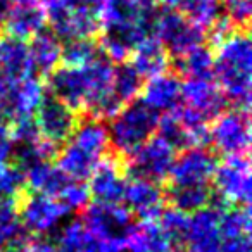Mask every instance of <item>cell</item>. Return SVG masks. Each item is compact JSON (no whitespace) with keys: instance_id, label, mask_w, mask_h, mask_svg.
Instances as JSON below:
<instances>
[{"instance_id":"6da1fadb","label":"cell","mask_w":252,"mask_h":252,"mask_svg":"<svg viewBox=\"0 0 252 252\" xmlns=\"http://www.w3.org/2000/svg\"><path fill=\"white\" fill-rule=\"evenodd\" d=\"M214 54V76L216 85L228 100L231 109L249 111L251 107V76H252V47L249 32L237 30Z\"/></svg>"},{"instance_id":"7a4b0ae2","label":"cell","mask_w":252,"mask_h":252,"mask_svg":"<svg viewBox=\"0 0 252 252\" xmlns=\"http://www.w3.org/2000/svg\"><path fill=\"white\" fill-rule=\"evenodd\" d=\"M159 112L151 109L144 100L128 102L112 119H109L107 135L111 152L119 158L130 156L135 149L156 135Z\"/></svg>"},{"instance_id":"3957f363","label":"cell","mask_w":252,"mask_h":252,"mask_svg":"<svg viewBox=\"0 0 252 252\" xmlns=\"http://www.w3.org/2000/svg\"><path fill=\"white\" fill-rule=\"evenodd\" d=\"M104 0H57L45 7L49 30L61 40L95 38L102 30Z\"/></svg>"},{"instance_id":"277c9868","label":"cell","mask_w":252,"mask_h":252,"mask_svg":"<svg viewBox=\"0 0 252 252\" xmlns=\"http://www.w3.org/2000/svg\"><path fill=\"white\" fill-rule=\"evenodd\" d=\"M80 214V221L95 238L97 252H126V237L137 220L123 204L90 202Z\"/></svg>"},{"instance_id":"5b68a950","label":"cell","mask_w":252,"mask_h":252,"mask_svg":"<svg viewBox=\"0 0 252 252\" xmlns=\"http://www.w3.org/2000/svg\"><path fill=\"white\" fill-rule=\"evenodd\" d=\"M152 33L168 50L169 57H182L197 45L206 43V30L192 23L175 9L162 7L156 11Z\"/></svg>"},{"instance_id":"8992f818","label":"cell","mask_w":252,"mask_h":252,"mask_svg":"<svg viewBox=\"0 0 252 252\" xmlns=\"http://www.w3.org/2000/svg\"><path fill=\"white\" fill-rule=\"evenodd\" d=\"M209 144L221 158L249 156L251 151V118L249 111L226 109L209 123Z\"/></svg>"},{"instance_id":"52a82bcc","label":"cell","mask_w":252,"mask_h":252,"mask_svg":"<svg viewBox=\"0 0 252 252\" xmlns=\"http://www.w3.org/2000/svg\"><path fill=\"white\" fill-rule=\"evenodd\" d=\"M175 156L176 152L158 135H154L145 144L135 149L130 156L123 158V168L130 180H149L162 185L168 182Z\"/></svg>"},{"instance_id":"ba28073f","label":"cell","mask_w":252,"mask_h":252,"mask_svg":"<svg viewBox=\"0 0 252 252\" xmlns=\"http://www.w3.org/2000/svg\"><path fill=\"white\" fill-rule=\"evenodd\" d=\"M16 207L23 230L32 237H42L49 233L69 213L61 200L32 192L28 189L16 199Z\"/></svg>"},{"instance_id":"9c48e42d","label":"cell","mask_w":252,"mask_h":252,"mask_svg":"<svg viewBox=\"0 0 252 252\" xmlns=\"http://www.w3.org/2000/svg\"><path fill=\"white\" fill-rule=\"evenodd\" d=\"M211 185L231 206L251 204V161L249 156L223 158L214 169Z\"/></svg>"},{"instance_id":"30bf717a","label":"cell","mask_w":252,"mask_h":252,"mask_svg":"<svg viewBox=\"0 0 252 252\" xmlns=\"http://www.w3.org/2000/svg\"><path fill=\"white\" fill-rule=\"evenodd\" d=\"M33 116L40 138L57 145L59 149L69 140L78 125V112H74L49 92H45Z\"/></svg>"},{"instance_id":"8fae6325","label":"cell","mask_w":252,"mask_h":252,"mask_svg":"<svg viewBox=\"0 0 252 252\" xmlns=\"http://www.w3.org/2000/svg\"><path fill=\"white\" fill-rule=\"evenodd\" d=\"M218 156L209 147H189L176 152L164 185H204L211 183Z\"/></svg>"},{"instance_id":"7c38bea8","label":"cell","mask_w":252,"mask_h":252,"mask_svg":"<svg viewBox=\"0 0 252 252\" xmlns=\"http://www.w3.org/2000/svg\"><path fill=\"white\" fill-rule=\"evenodd\" d=\"M128 176L123 168V158L109 152L95 166L88 178V190L95 202L100 204H123Z\"/></svg>"},{"instance_id":"4fadbf2b","label":"cell","mask_w":252,"mask_h":252,"mask_svg":"<svg viewBox=\"0 0 252 252\" xmlns=\"http://www.w3.org/2000/svg\"><path fill=\"white\" fill-rule=\"evenodd\" d=\"M220 214L221 211L213 206L189 214L182 252H221V235L218 228Z\"/></svg>"},{"instance_id":"5bb4252c","label":"cell","mask_w":252,"mask_h":252,"mask_svg":"<svg viewBox=\"0 0 252 252\" xmlns=\"http://www.w3.org/2000/svg\"><path fill=\"white\" fill-rule=\"evenodd\" d=\"M45 88L49 94L81 114L88 100V81L83 67L59 66L45 78Z\"/></svg>"},{"instance_id":"9a60e30c","label":"cell","mask_w":252,"mask_h":252,"mask_svg":"<svg viewBox=\"0 0 252 252\" xmlns=\"http://www.w3.org/2000/svg\"><path fill=\"white\" fill-rule=\"evenodd\" d=\"M123 206L133 214L137 221H158L164 209V193L159 183L149 180H128Z\"/></svg>"},{"instance_id":"2e32d148","label":"cell","mask_w":252,"mask_h":252,"mask_svg":"<svg viewBox=\"0 0 252 252\" xmlns=\"http://www.w3.org/2000/svg\"><path fill=\"white\" fill-rule=\"evenodd\" d=\"M182 102L187 107L200 112L209 121L230 109L228 100L213 80L185 78L182 81Z\"/></svg>"},{"instance_id":"e0dca14e","label":"cell","mask_w":252,"mask_h":252,"mask_svg":"<svg viewBox=\"0 0 252 252\" xmlns=\"http://www.w3.org/2000/svg\"><path fill=\"white\" fill-rule=\"evenodd\" d=\"M182 78L173 71H164L158 76L149 78L140 92V100L159 114L173 112L182 102Z\"/></svg>"},{"instance_id":"ac0fdd59","label":"cell","mask_w":252,"mask_h":252,"mask_svg":"<svg viewBox=\"0 0 252 252\" xmlns=\"http://www.w3.org/2000/svg\"><path fill=\"white\" fill-rule=\"evenodd\" d=\"M0 76L9 83H18L36 76L30 56L28 42L14 36H0Z\"/></svg>"},{"instance_id":"d6986e66","label":"cell","mask_w":252,"mask_h":252,"mask_svg":"<svg viewBox=\"0 0 252 252\" xmlns=\"http://www.w3.org/2000/svg\"><path fill=\"white\" fill-rule=\"evenodd\" d=\"M45 26H47L45 9L38 4L11 5L4 21L0 23V28H2L4 35L14 36V38L23 40V42H30Z\"/></svg>"},{"instance_id":"ffe728a7","label":"cell","mask_w":252,"mask_h":252,"mask_svg":"<svg viewBox=\"0 0 252 252\" xmlns=\"http://www.w3.org/2000/svg\"><path fill=\"white\" fill-rule=\"evenodd\" d=\"M128 252H182L158 221H137L126 237Z\"/></svg>"},{"instance_id":"44dd1931","label":"cell","mask_w":252,"mask_h":252,"mask_svg":"<svg viewBox=\"0 0 252 252\" xmlns=\"http://www.w3.org/2000/svg\"><path fill=\"white\" fill-rule=\"evenodd\" d=\"M45 83L38 76L26 78L9 87L4 97V104L7 109L9 121L18 116H33L45 95Z\"/></svg>"},{"instance_id":"7402d4cb","label":"cell","mask_w":252,"mask_h":252,"mask_svg":"<svg viewBox=\"0 0 252 252\" xmlns=\"http://www.w3.org/2000/svg\"><path fill=\"white\" fill-rule=\"evenodd\" d=\"M128 63L135 67V71L144 80H149V78L158 76V74L168 71L171 57L156 36L149 35L147 38H144L135 47Z\"/></svg>"},{"instance_id":"603a6c76","label":"cell","mask_w":252,"mask_h":252,"mask_svg":"<svg viewBox=\"0 0 252 252\" xmlns=\"http://www.w3.org/2000/svg\"><path fill=\"white\" fill-rule=\"evenodd\" d=\"M28 49H30V56H32L33 67H35V74L40 80L45 81V78L56 67L61 66L63 42L49 28H43L42 32H38L30 40Z\"/></svg>"},{"instance_id":"cb8c5ba5","label":"cell","mask_w":252,"mask_h":252,"mask_svg":"<svg viewBox=\"0 0 252 252\" xmlns=\"http://www.w3.org/2000/svg\"><path fill=\"white\" fill-rule=\"evenodd\" d=\"M164 193V206L173 207L183 214H193L211 204L213 199V185H166L162 189Z\"/></svg>"},{"instance_id":"d4e9b609","label":"cell","mask_w":252,"mask_h":252,"mask_svg":"<svg viewBox=\"0 0 252 252\" xmlns=\"http://www.w3.org/2000/svg\"><path fill=\"white\" fill-rule=\"evenodd\" d=\"M173 73L182 80L185 78H199V80H213L214 76V54L206 43L197 45L182 57H175L169 63Z\"/></svg>"},{"instance_id":"484cf974","label":"cell","mask_w":252,"mask_h":252,"mask_svg":"<svg viewBox=\"0 0 252 252\" xmlns=\"http://www.w3.org/2000/svg\"><path fill=\"white\" fill-rule=\"evenodd\" d=\"M69 180L54 162H38L26 171V189L57 199Z\"/></svg>"},{"instance_id":"4316f807","label":"cell","mask_w":252,"mask_h":252,"mask_svg":"<svg viewBox=\"0 0 252 252\" xmlns=\"http://www.w3.org/2000/svg\"><path fill=\"white\" fill-rule=\"evenodd\" d=\"M144 87V78L135 71L128 61L121 64H114V74H112L111 94L126 105L128 102L138 98Z\"/></svg>"},{"instance_id":"83f0119b","label":"cell","mask_w":252,"mask_h":252,"mask_svg":"<svg viewBox=\"0 0 252 252\" xmlns=\"http://www.w3.org/2000/svg\"><path fill=\"white\" fill-rule=\"evenodd\" d=\"M169 9L182 12L185 18L202 26L204 30L209 28L223 14L220 0H173Z\"/></svg>"},{"instance_id":"f1b7e54d","label":"cell","mask_w":252,"mask_h":252,"mask_svg":"<svg viewBox=\"0 0 252 252\" xmlns=\"http://www.w3.org/2000/svg\"><path fill=\"white\" fill-rule=\"evenodd\" d=\"M100 54L102 49L98 45L97 36L95 38L69 40V42H64L63 49H61V66L83 67Z\"/></svg>"},{"instance_id":"f546056e","label":"cell","mask_w":252,"mask_h":252,"mask_svg":"<svg viewBox=\"0 0 252 252\" xmlns=\"http://www.w3.org/2000/svg\"><path fill=\"white\" fill-rule=\"evenodd\" d=\"M56 249L57 252H97V244L81 221H73L59 233Z\"/></svg>"},{"instance_id":"4dcf8cb0","label":"cell","mask_w":252,"mask_h":252,"mask_svg":"<svg viewBox=\"0 0 252 252\" xmlns=\"http://www.w3.org/2000/svg\"><path fill=\"white\" fill-rule=\"evenodd\" d=\"M156 133H158V137L161 138L162 142H166L175 152H182V151H185V149L192 147L189 135H187L185 128H183V125L180 123L175 111L159 116Z\"/></svg>"},{"instance_id":"1f68e13d","label":"cell","mask_w":252,"mask_h":252,"mask_svg":"<svg viewBox=\"0 0 252 252\" xmlns=\"http://www.w3.org/2000/svg\"><path fill=\"white\" fill-rule=\"evenodd\" d=\"M220 235L221 238L251 235V209L249 206H230L220 214Z\"/></svg>"},{"instance_id":"d6a6232c","label":"cell","mask_w":252,"mask_h":252,"mask_svg":"<svg viewBox=\"0 0 252 252\" xmlns=\"http://www.w3.org/2000/svg\"><path fill=\"white\" fill-rule=\"evenodd\" d=\"M25 237L26 233L19 223L16 199L0 200V249Z\"/></svg>"},{"instance_id":"836d02e7","label":"cell","mask_w":252,"mask_h":252,"mask_svg":"<svg viewBox=\"0 0 252 252\" xmlns=\"http://www.w3.org/2000/svg\"><path fill=\"white\" fill-rule=\"evenodd\" d=\"M26 190V173L12 162L0 166V200H14Z\"/></svg>"},{"instance_id":"e575fe53","label":"cell","mask_w":252,"mask_h":252,"mask_svg":"<svg viewBox=\"0 0 252 252\" xmlns=\"http://www.w3.org/2000/svg\"><path fill=\"white\" fill-rule=\"evenodd\" d=\"M57 200L64 204L67 207V211H76V213H81L85 207L90 204L92 195L90 190H88V185L85 182H76V180H69L64 190L59 193Z\"/></svg>"},{"instance_id":"d590c367","label":"cell","mask_w":252,"mask_h":252,"mask_svg":"<svg viewBox=\"0 0 252 252\" xmlns=\"http://www.w3.org/2000/svg\"><path fill=\"white\" fill-rule=\"evenodd\" d=\"M224 16L233 23V26L242 32H249L251 23V0H223Z\"/></svg>"},{"instance_id":"8d00e7d4","label":"cell","mask_w":252,"mask_h":252,"mask_svg":"<svg viewBox=\"0 0 252 252\" xmlns=\"http://www.w3.org/2000/svg\"><path fill=\"white\" fill-rule=\"evenodd\" d=\"M12 147H14V142L9 133V126L0 125V166L11 162Z\"/></svg>"},{"instance_id":"74e56055","label":"cell","mask_w":252,"mask_h":252,"mask_svg":"<svg viewBox=\"0 0 252 252\" xmlns=\"http://www.w3.org/2000/svg\"><path fill=\"white\" fill-rule=\"evenodd\" d=\"M28 252H57V249L49 238L32 237L28 240Z\"/></svg>"},{"instance_id":"f35d334b","label":"cell","mask_w":252,"mask_h":252,"mask_svg":"<svg viewBox=\"0 0 252 252\" xmlns=\"http://www.w3.org/2000/svg\"><path fill=\"white\" fill-rule=\"evenodd\" d=\"M28 237L25 238H19L16 242H11V244L4 245V247L0 249V252H28Z\"/></svg>"},{"instance_id":"ab89813d","label":"cell","mask_w":252,"mask_h":252,"mask_svg":"<svg viewBox=\"0 0 252 252\" xmlns=\"http://www.w3.org/2000/svg\"><path fill=\"white\" fill-rule=\"evenodd\" d=\"M138 2H140L145 9H158L156 5H158V2H161V0H138Z\"/></svg>"},{"instance_id":"60d3db41","label":"cell","mask_w":252,"mask_h":252,"mask_svg":"<svg viewBox=\"0 0 252 252\" xmlns=\"http://www.w3.org/2000/svg\"><path fill=\"white\" fill-rule=\"evenodd\" d=\"M11 5H28V4H36V0H9Z\"/></svg>"},{"instance_id":"b9f144b4","label":"cell","mask_w":252,"mask_h":252,"mask_svg":"<svg viewBox=\"0 0 252 252\" xmlns=\"http://www.w3.org/2000/svg\"><path fill=\"white\" fill-rule=\"evenodd\" d=\"M36 2H40V5H42L43 9L49 7L50 4H54V2H57V0H36Z\"/></svg>"}]
</instances>
